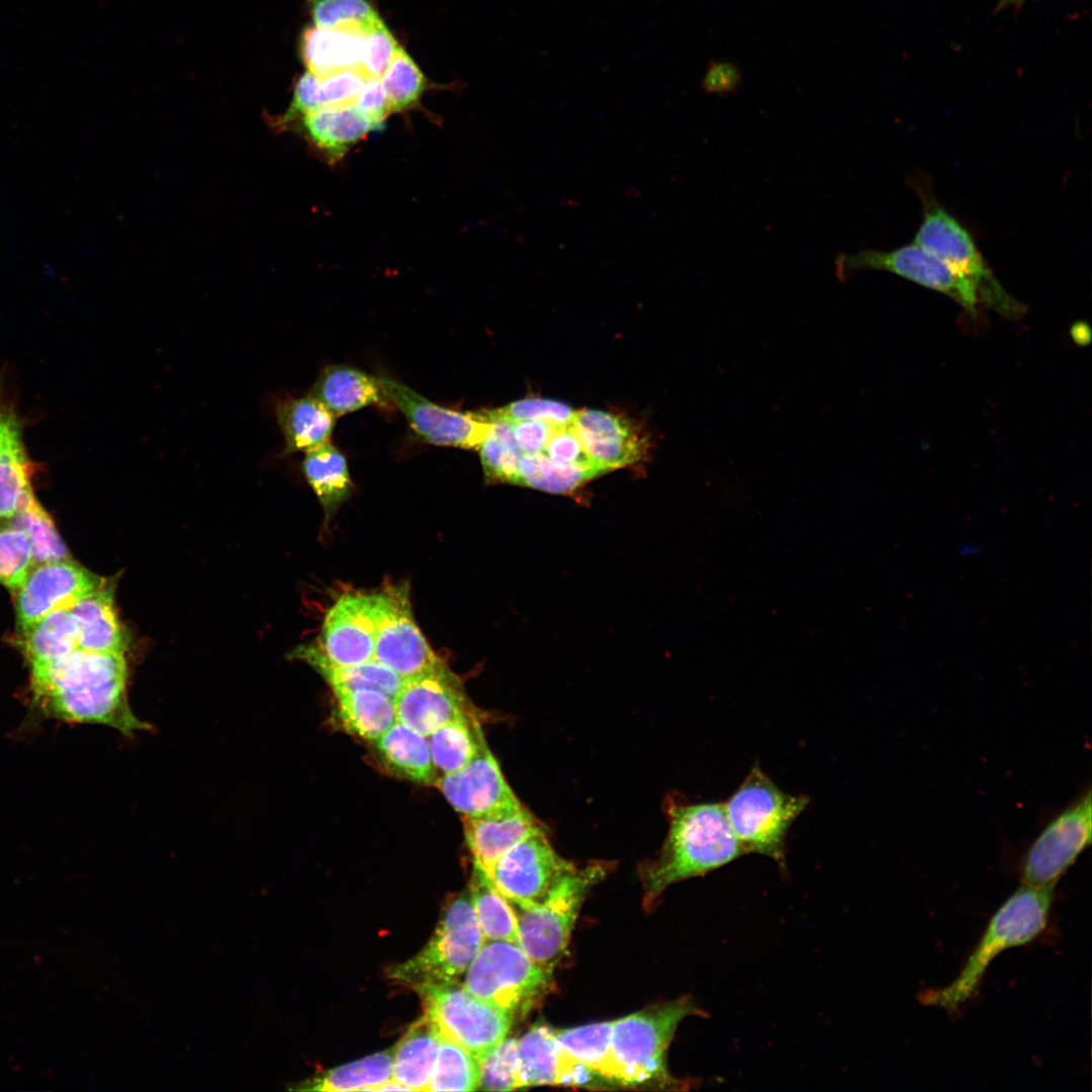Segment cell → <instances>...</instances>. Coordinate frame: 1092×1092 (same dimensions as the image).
Segmentation results:
<instances>
[{
	"label": "cell",
	"instance_id": "6da1fadb",
	"mask_svg": "<svg viewBox=\"0 0 1092 1092\" xmlns=\"http://www.w3.org/2000/svg\"><path fill=\"white\" fill-rule=\"evenodd\" d=\"M127 677L124 654L77 648L30 666L32 704L49 719L105 725L129 736L151 726L129 708Z\"/></svg>",
	"mask_w": 1092,
	"mask_h": 1092
},
{
	"label": "cell",
	"instance_id": "7a4b0ae2",
	"mask_svg": "<svg viewBox=\"0 0 1092 1092\" xmlns=\"http://www.w3.org/2000/svg\"><path fill=\"white\" fill-rule=\"evenodd\" d=\"M743 854L723 803L670 806L662 848L642 871L646 905L651 906L670 885L706 875Z\"/></svg>",
	"mask_w": 1092,
	"mask_h": 1092
},
{
	"label": "cell",
	"instance_id": "3957f363",
	"mask_svg": "<svg viewBox=\"0 0 1092 1092\" xmlns=\"http://www.w3.org/2000/svg\"><path fill=\"white\" fill-rule=\"evenodd\" d=\"M1054 888L1022 884L993 914L958 976L923 993V1004L953 1011L977 995L991 962L1002 951L1027 944L1045 929Z\"/></svg>",
	"mask_w": 1092,
	"mask_h": 1092
},
{
	"label": "cell",
	"instance_id": "277c9868",
	"mask_svg": "<svg viewBox=\"0 0 1092 1092\" xmlns=\"http://www.w3.org/2000/svg\"><path fill=\"white\" fill-rule=\"evenodd\" d=\"M703 1014L691 997L684 996L613 1020L615 1082H647L669 1088L686 1085L668 1074L666 1052L684 1018Z\"/></svg>",
	"mask_w": 1092,
	"mask_h": 1092
},
{
	"label": "cell",
	"instance_id": "5b68a950",
	"mask_svg": "<svg viewBox=\"0 0 1092 1092\" xmlns=\"http://www.w3.org/2000/svg\"><path fill=\"white\" fill-rule=\"evenodd\" d=\"M808 803L806 796L781 790L755 765L723 804L744 854H762L785 867L787 835Z\"/></svg>",
	"mask_w": 1092,
	"mask_h": 1092
},
{
	"label": "cell",
	"instance_id": "8992f818",
	"mask_svg": "<svg viewBox=\"0 0 1092 1092\" xmlns=\"http://www.w3.org/2000/svg\"><path fill=\"white\" fill-rule=\"evenodd\" d=\"M911 179L923 208V220L914 243L969 278L977 288L980 304L1005 316H1020L1025 306L1003 288L968 231L939 204L928 178L914 176Z\"/></svg>",
	"mask_w": 1092,
	"mask_h": 1092
},
{
	"label": "cell",
	"instance_id": "52a82bcc",
	"mask_svg": "<svg viewBox=\"0 0 1092 1092\" xmlns=\"http://www.w3.org/2000/svg\"><path fill=\"white\" fill-rule=\"evenodd\" d=\"M484 941L468 891L451 899L427 945L415 957L395 966L390 976L421 995L458 982Z\"/></svg>",
	"mask_w": 1092,
	"mask_h": 1092
},
{
	"label": "cell",
	"instance_id": "ba28073f",
	"mask_svg": "<svg viewBox=\"0 0 1092 1092\" xmlns=\"http://www.w3.org/2000/svg\"><path fill=\"white\" fill-rule=\"evenodd\" d=\"M552 970L533 961L519 944L483 941L466 970L463 987L513 1020L526 1015L548 993Z\"/></svg>",
	"mask_w": 1092,
	"mask_h": 1092
},
{
	"label": "cell",
	"instance_id": "9c48e42d",
	"mask_svg": "<svg viewBox=\"0 0 1092 1092\" xmlns=\"http://www.w3.org/2000/svg\"><path fill=\"white\" fill-rule=\"evenodd\" d=\"M604 874L600 864L577 868L542 902L526 905L509 902L517 919L519 945L533 961L553 969L568 945L588 890Z\"/></svg>",
	"mask_w": 1092,
	"mask_h": 1092
},
{
	"label": "cell",
	"instance_id": "30bf717a",
	"mask_svg": "<svg viewBox=\"0 0 1092 1092\" xmlns=\"http://www.w3.org/2000/svg\"><path fill=\"white\" fill-rule=\"evenodd\" d=\"M425 1014L439 1036L455 1042L477 1062L500 1043L513 1018L497 1007L469 993L458 982L422 994Z\"/></svg>",
	"mask_w": 1092,
	"mask_h": 1092
},
{
	"label": "cell",
	"instance_id": "8fae6325",
	"mask_svg": "<svg viewBox=\"0 0 1092 1092\" xmlns=\"http://www.w3.org/2000/svg\"><path fill=\"white\" fill-rule=\"evenodd\" d=\"M835 275L847 281L860 270H882L941 292L960 303L973 316L980 304L973 282L947 262L913 243L892 251L861 250L838 253L834 258Z\"/></svg>",
	"mask_w": 1092,
	"mask_h": 1092
},
{
	"label": "cell",
	"instance_id": "7c38bea8",
	"mask_svg": "<svg viewBox=\"0 0 1092 1092\" xmlns=\"http://www.w3.org/2000/svg\"><path fill=\"white\" fill-rule=\"evenodd\" d=\"M373 598L375 660L389 667L403 680L444 665L414 619L407 584H387L373 594Z\"/></svg>",
	"mask_w": 1092,
	"mask_h": 1092
},
{
	"label": "cell",
	"instance_id": "4fadbf2b",
	"mask_svg": "<svg viewBox=\"0 0 1092 1092\" xmlns=\"http://www.w3.org/2000/svg\"><path fill=\"white\" fill-rule=\"evenodd\" d=\"M1087 788L1056 815L1025 851L1020 868L1022 884L1052 887L1075 863L1092 840V799Z\"/></svg>",
	"mask_w": 1092,
	"mask_h": 1092
},
{
	"label": "cell",
	"instance_id": "5bb4252c",
	"mask_svg": "<svg viewBox=\"0 0 1092 1092\" xmlns=\"http://www.w3.org/2000/svg\"><path fill=\"white\" fill-rule=\"evenodd\" d=\"M576 866L559 855L539 831L504 854L486 875L510 903L542 902Z\"/></svg>",
	"mask_w": 1092,
	"mask_h": 1092
},
{
	"label": "cell",
	"instance_id": "9a60e30c",
	"mask_svg": "<svg viewBox=\"0 0 1092 1092\" xmlns=\"http://www.w3.org/2000/svg\"><path fill=\"white\" fill-rule=\"evenodd\" d=\"M385 396L400 411L411 429L436 446L477 449L491 423L480 413H464L435 403L407 385L377 377Z\"/></svg>",
	"mask_w": 1092,
	"mask_h": 1092
},
{
	"label": "cell",
	"instance_id": "2e32d148",
	"mask_svg": "<svg viewBox=\"0 0 1092 1092\" xmlns=\"http://www.w3.org/2000/svg\"><path fill=\"white\" fill-rule=\"evenodd\" d=\"M105 579L71 559L35 565L15 594L20 633L48 614L72 609L80 600L105 585Z\"/></svg>",
	"mask_w": 1092,
	"mask_h": 1092
},
{
	"label": "cell",
	"instance_id": "e0dca14e",
	"mask_svg": "<svg viewBox=\"0 0 1092 1092\" xmlns=\"http://www.w3.org/2000/svg\"><path fill=\"white\" fill-rule=\"evenodd\" d=\"M393 702L397 721L426 737L453 720L476 715L460 680L446 664L403 680Z\"/></svg>",
	"mask_w": 1092,
	"mask_h": 1092
},
{
	"label": "cell",
	"instance_id": "ac0fdd59",
	"mask_svg": "<svg viewBox=\"0 0 1092 1092\" xmlns=\"http://www.w3.org/2000/svg\"><path fill=\"white\" fill-rule=\"evenodd\" d=\"M375 637L373 594H346L327 612L313 645L327 662L347 666L374 659Z\"/></svg>",
	"mask_w": 1092,
	"mask_h": 1092
},
{
	"label": "cell",
	"instance_id": "d6986e66",
	"mask_svg": "<svg viewBox=\"0 0 1092 1092\" xmlns=\"http://www.w3.org/2000/svg\"><path fill=\"white\" fill-rule=\"evenodd\" d=\"M435 785L462 816L484 814L520 801L507 783L485 739L466 765L455 772L441 776Z\"/></svg>",
	"mask_w": 1092,
	"mask_h": 1092
},
{
	"label": "cell",
	"instance_id": "ffe728a7",
	"mask_svg": "<svg viewBox=\"0 0 1092 1092\" xmlns=\"http://www.w3.org/2000/svg\"><path fill=\"white\" fill-rule=\"evenodd\" d=\"M572 425L595 465L603 471L641 460L647 450L646 438L630 420L609 412H575Z\"/></svg>",
	"mask_w": 1092,
	"mask_h": 1092
},
{
	"label": "cell",
	"instance_id": "44dd1931",
	"mask_svg": "<svg viewBox=\"0 0 1092 1092\" xmlns=\"http://www.w3.org/2000/svg\"><path fill=\"white\" fill-rule=\"evenodd\" d=\"M522 1087L563 1085L585 1087L597 1076L572 1057L555 1038L553 1029L534 1025L518 1039Z\"/></svg>",
	"mask_w": 1092,
	"mask_h": 1092
},
{
	"label": "cell",
	"instance_id": "7402d4cb",
	"mask_svg": "<svg viewBox=\"0 0 1092 1092\" xmlns=\"http://www.w3.org/2000/svg\"><path fill=\"white\" fill-rule=\"evenodd\" d=\"M464 835L474 863L485 873L509 850L543 828L519 801L475 816H462Z\"/></svg>",
	"mask_w": 1092,
	"mask_h": 1092
},
{
	"label": "cell",
	"instance_id": "603a6c76",
	"mask_svg": "<svg viewBox=\"0 0 1092 1092\" xmlns=\"http://www.w3.org/2000/svg\"><path fill=\"white\" fill-rule=\"evenodd\" d=\"M298 121L307 143L331 164L339 162L370 132L383 127L355 104L324 106Z\"/></svg>",
	"mask_w": 1092,
	"mask_h": 1092
},
{
	"label": "cell",
	"instance_id": "cb8c5ba5",
	"mask_svg": "<svg viewBox=\"0 0 1092 1092\" xmlns=\"http://www.w3.org/2000/svg\"><path fill=\"white\" fill-rule=\"evenodd\" d=\"M32 465L16 413L0 405V520L15 515L33 495Z\"/></svg>",
	"mask_w": 1092,
	"mask_h": 1092
},
{
	"label": "cell",
	"instance_id": "d4e9b609",
	"mask_svg": "<svg viewBox=\"0 0 1092 1092\" xmlns=\"http://www.w3.org/2000/svg\"><path fill=\"white\" fill-rule=\"evenodd\" d=\"M365 30L358 25L335 28L307 27L299 53L307 71L318 78L344 69H360Z\"/></svg>",
	"mask_w": 1092,
	"mask_h": 1092
},
{
	"label": "cell",
	"instance_id": "484cf974",
	"mask_svg": "<svg viewBox=\"0 0 1092 1092\" xmlns=\"http://www.w3.org/2000/svg\"><path fill=\"white\" fill-rule=\"evenodd\" d=\"M308 394L337 418L387 398L377 377L346 366L329 365L323 369Z\"/></svg>",
	"mask_w": 1092,
	"mask_h": 1092
},
{
	"label": "cell",
	"instance_id": "4316f807",
	"mask_svg": "<svg viewBox=\"0 0 1092 1092\" xmlns=\"http://www.w3.org/2000/svg\"><path fill=\"white\" fill-rule=\"evenodd\" d=\"M276 419L285 441L283 453L292 454L331 442L337 417L307 394L282 400L276 407Z\"/></svg>",
	"mask_w": 1092,
	"mask_h": 1092
},
{
	"label": "cell",
	"instance_id": "83f0119b",
	"mask_svg": "<svg viewBox=\"0 0 1092 1092\" xmlns=\"http://www.w3.org/2000/svg\"><path fill=\"white\" fill-rule=\"evenodd\" d=\"M292 657L310 664L322 674L335 695L370 690L394 700L403 684L398 674L375 659L347 666L333 665L320 655L313 644L296 648Z\"/></svg>",
	"mask_w": 1092,
	"mask_h": 1092
},
{
	"label": "cell",
	"instance_id": "f1b7e54d",
	"mask_svg": "<svg viewBox=\"0 0 1092 1092\" xmlns=\"http://www.w3.org/2000/svg\"><path fill=\"white\" fill-rule=\"evenodd\" d=\"M440 1041L426 1014L415 1021L393 1049L392 1080L408 1091H428Z\"/></svg>",
	"mask_w": 1092,
	"mask_h": 1092
},
{
	"label": "cell",
	"instance_id": "f546056e",
	"mask_svg": "<svg viewBox=\"0 0 1092 1092\" xmlns=\"http://www.w3.org/2000/svg\"><path fill=\"white\" fill-rule=\"evenodd\" d=\"M372 742L382 763L396 776L420 784H435L437 775L428 737L396 720Z\"/></svg>",
	"mask_w": 1092,
	"mask_h": 1092
},
{
	"label": "cell",
	"instance_id": "4dcf8cb0",
	"mask_svg": "<svg viewBox=\"0 0 1092 1092\" xmlns=\"http://www.w3.org/2000/svg\"><path fill=\"white\" fill-rule=\"evenodd\" d=\"M112 593L105 584L71 609L78 621V648L124 654L125 641L114 611Z\"/></svg>",
	"mask_w": 1092,
	"mask_h": 1092
},
{
	"label": "cell",
	"instance_id": "1f68e13d",
	"mask_svg": "<svg viewBox=\"0 0 1092 1092\" xmlns=\"http://www.w3.org/2000/svg\"><path fill=\"white\" fill-rule=\"evenodd\" d=\"M301 469L324 509L326 520L330 519L353 490L345 455L329 442L306 452Z\"/></svg>",
	"mask_w": 1092,
	"mask_h": 1092
},
{
	"label": "cell",
	"instance_id": "d6a6232c",
	"mask_svg": "<svg viewBox=\"0 0 1092 1092\" xmlns=\"http://www.w3.org/2000/svg\"><path fill=\"white\" fill-rule=\"evenodd\" d=\"M335 696L342 726L363 739L375 740L397 720L393 700L379 692L359 690Z\"/></svg>",
	"mask_w": 1092,
	"mask_h": 1092
},
{
	"label": "cell",
	"instance_id": "836d02e7",
	"mask_svg": "<svg viewBox=\"0 0 1092 1092\" xmlns=\"http://www.w3.org/2000/svg\"><path fill=\"white\" fill-rule=\"evenodd\" d=\"M21 636L29 666L48 663L78 648V621L71 609L54 611Z\"/></svg>",
	"mask_w": 1092,
	"mask_h": 1092
},
{
	"label": "cell",
	"instance_id": "e575fe53",
	"mask_svg": "<svg viewBox=\"0 0 1092 1092\" xmlns=\"http://www.w3.org/2000/svg\"><path fill=\"white\" fill-rule=\"evenodd\" d=\"M483 739L476 715L453 720L435 730L428 742L436 775L461 769L476 754Z\"/></svg>",
	"mask_w": 1092,
	"mask_h": 1092
},
{
	"label": "cell",
	"instance_id": "d590c367",
	"mask_svg": "<svg viewBox=\"0 0 1092 1092\" xmlns=\"http://www.w3.org/2000/svg\"><path fill=\"white\" fill-rule=\"evenodd\" d=\"M468 893L484 939L519 944L517 919L513 908L476 863L471 874Z\"/></svg>",
	"mask_w": 1092,
	"mask_h": 1092
},
{
	"label": "cell",
	"instance_id": "8d00e7d4",
	"mask_svg": "<svg viewBox=\"0 0 1092 1092\" xmlns=\"http://www.w3.org/2000/svg\"><path fill=\"white\" fill-rule=\"evenodd\" d=\"M393 1050L379 1052L364 1059L337 1067L306 1083L301 1090L312 1091H377L392 1079Z\"/></svg>",
	"mask_w": 1092,
	"mask_h": 1092
},
{
	"label": "cell",
	"instance_id": "74e56055",
	"mask_svg": "<svg viewBox=\"0 0 1092 1092\" xmlns=\"http://www.w3.org/2000/svg\"><path fill=\"white\" fill-rule=\"evenodd\" d=\"M613 1021L574 1028L553 1029L557 1041L597 1076L615 1082L612 1057Z\"/></svg>",
	"mask_w": 1092,
	"mask_h": 1092
},
{
	"label": "cell",
	"instance_id": "f35d334b",
	"mask_svg": "<svg viewBox=\"0 0 1092 1092\" xmlns=\"http://www.w3.org/2000/svg\"><path fill=\"white\" fill-rule=\"evenodd\" d=\"M598 475L593 469L558 464L545 454H523L514 484L551 493H570Z\"/></svg>",
	"mask_w": 1092,
	"mask_h": 1092
},
{
	"label": "cell",
	"instance_id": "ab89813d",
	"mask_svg": "<svg viewBox=\"0 0 1092 1092\" xmlns=\"http://www.w3.org/2000/svg\"><path fill=\"white\" fill-rule=\"evenodd\" d=\"M8 527L25 534L30 542L36 565L71 559L52 518L35 495L8 519Z\"/></svg>",
	"mask_w": 1092,
	"mask_h": 1092
},
{
	"label": "cell",
	"instance_id": "60d3db41",
	"mask_svg": "<svg viewBox=\"0 0 1092 1092\" xmlns=\"http://www.w3.org/2000/svg\"><path fill=\"white\" fill-rule=\"evenodd\" d=\"M490 423L477 448L485 480L514 484L523 453L515 440L511 422L496 420Z\"/></svg>",
	"mask_w": 1092,
	"mask_h": 1092
},
{
	"label": "cell",
	"instance_id": "b9f144b4",
	"mask_svg": "<svg viewBox=\"0 0 1092 1092\" xmlns=\"http://www.w3.org/2000/svg\"><path fill=\"white\" fill-rule=\"evenodd\" d=\"M479 1089L477 1061L455 1042L441 1038L428 1091H474Z\"/></svg>",
	"mask_w": 1092,
	"mask_h": 1092
},
{
	"label": "cell",
	"instance_id": "7bdbcfd3",
	"mask_svg": "<svg viewBox=\"0 0 1092 1092\" xmlns=\"http://www.w3.org/2000/svg\"><path fill=\"white\" fill-rule=\"evenodd\" d=\"M380 81L390 113L414 108L419 104L426 89V80L422 71L402 48Z\"/></svg>",
	"mask_w": 1092,
	"mask_h": 1092
},
{
	"label": "cell",
	"instance_id": "ee69618b",
	"mask_svg": "<svg viewBox=\"0 0 1092 1092\" xmlns=\"http://www.w3.org/2000/svg\"><path fill=\"white\" fill-rule=\"evenodd\" d=\"M477 1064L480 1089L511 1091L522 1087L518 1039L506 1037Z\"/></svg>",
	"mask_w": 1092,
	"mask_h": 1092
},
{
	"label": "cell",
	"instance_id": "f6af8a7d",
	"mask_svg": "<svg viewBox=\"0 0 1092 1092\" xmlns=\"http://www.w3.org/2000/svg\"><path fill=\"white\" fill-rule=\"evenodd\" d=\"M30 542L12 527L0 530V583L16 594L35 567Z\"/></svg>",
	"mask_w": 1092,
	"mask_h": 1092
},
{
	"label": "cell",
	"instance_id": "bcb514c9",
	"mask_svg": "<svg viewBox=\"0 0 1092 1092\" xmlns=\"http://www.w3.org/2000/svg\"><path fill=\"white\" fill-rule=\"evenodd\" d=\"M313 23L322 28L358 25L365 31L379 20L371 0H308Z\"/></svg>",
	"mask_w": 1092,
	"mask_h": 1092
},
{
	"label": "cell",
	"instance_id": "7dc6e473",
	"mask_svg": "<svg viewBox=\"0 0 1092 1092\" xmlns=\"http://www.w3.org/2000/svg\"><path fill=\"white\" fill-rule=\"evenodd\" d=\"M574 414L575 411L563 402L536 397L517 400L506 406L480 413L487 422L496 420L509 422L534 420L556 426L572 424Z\"/></svg>",
	"mask_w": 1092,
	"mask_h": 1092
},
{
	"label": "cell",
	"instance_id": "c3c4849f",
	"mask_svg": "<svg viewBox=\"0 0 1092 1092\" xmlns=\"http://www.w3.org/2000/svg\"><path fill=\"white\" fill-rule=\"evenodd\" d=\"M401 47L381 21L365 31L360 70L367 78L381 79Z\"/></svg>",
	"mask_w": 1092,
	"mask_h": 1092
},
{
	"label": "cell",
	"instance_id": "681fc988",
	"mask_svg": "<svg viewBox=\"0 0 1092 1092\" xmlns=\"http://www.w3.org/2000/svg\"><path fill=\"white\" fill-rule=\"evenodd\" d=\"M543 454L558 464L588 468L603 474L587 455L572 424L554 427Z\"/></svg>",
	"mask_w": 1092,
	"mask_h": 1092
},
{
	"label": "cell",
	"instance_id": "f907efd6",
	"mask_svg": "<svg viewBox=\"0 0 1092 1092\" xmlns=\"http://www.w3.org/2000/svg\"><path fill=\"white\" fill-rule=\"evenodd\" d=\"M325 106L321 90V79L306 71L295 82L289 106L283 114L272 121L274 128L283 129L298 121L304 115Z\"/></svg>",
	"mask_w": 1092,
	"mask_h": 1092
},
{
	"label": "cell",
	"instance_id": "816d5d0a",
	"mask_svg": "<svg viewBox=\"0 0 1092 1092\" xmlns=\"http://www.w3.org/2000/svg\"><path fill=\"white\" fill-rule=\"evenodd\" d=\"M320 79L325 106H346L355 104L367 77L360 69H344Z\"/></svg>",
	"mask_w": 1092,
	"mask_h": 1092
},
{
	"label": "cell",
	"instance_id": "f5cc1de1",
	"mask_svg": "<svg viewBox=\"0 0 1092 1092\" xmlns=\"http://www.w3.org/2000/svg\"><path fill=\"white\" fill-rule=\"evenodd\" d=\"M515 440L523 454H543L556 425L543 421L511 422Z\"/></svg>",
	"mask_w": 1092,
	"mask_h": 1092
},
{
	"label": "cell",
	"instance_id": "db71d44e",
	"mask_svg": "<svg viewBox=\"0 0 1092 1092\" xmlns=\"http://www.w3.org/2000/svg\"><path fill=\"white\" fill-rule=\"evenodd\" d=\"M355 105L383 126L390 110L380 79L367 78Z\"/></svg>",
	"mask_w": 1092,
	"mask_h": 1092
},
{
	"label": "cell",
	"instance_id": "11a10c76",
	"mask_svg": "<svg viewBox=\"0 0 1092 1092\" xmlns=\"http://www.w3.org/2000/svg\"><path fill=\"white\" fill-rule=\"evenodd\" d=\"M739 76L730 67H718L711 69L704 79V89L711 93L726 95L735 92L739 84Z\"/></svg>",
	"mask_w": 1092,
	"mask_h": 1092
},
{
	"label": "cell",
	"instance_id": "9f6ffc18",
	"mask_svg": "<svg viewBox=\"0 0 1092 1092\" xmlns=\"http://www.w3.org/2000/svg\"><path fill=\"white\" fill-rule=\"evenodd\" d=\"M1072 335L1076 342L1085 344V341L1090 340V329L1085 324H1076L1073 327Z\"/></svg>",
	"mask_w": 1092,
	"mask_h": 1092
},
{
	"label": "cell",
	"instance_id": "6f0895ef",
	"mask_svg": "<svg viewBox=\"0 0 1092 1092\" xmlns=\"http://www.w3.org/2000/svg\"><path fill=\"white\" fill-rule=\"evenodd\" d=\"M981 551H982V548H981V546H980V545H976V544H974V543H971V544H963V545H962V546H961V547H960V548L958 549V552H959V554H960L961 556H974V555L980 554V552H981Z\"/></svg>",
	"mask_w": 1092,
	"mask_h": 1092
},
{
	"label": "cell",
	"instance_id": "680465c9",
	"mask_svg": "<svg viewBox=\"0 0 1092 1092\" xmlns=\"http://www.w3.org/2000/svg\"><path fill=\"white\" fill-rule=\"evenodd\" d=\"M1023 1L1024 0H999L996 8H997V10H1000V9L1005 8L1008 5L1019 4V3L1023 2Z\"/></svg>",
	"mask_w": 1092,
	"mask_h": 1092
},
{
	"label": "cell",
	"instance_id": "91938a15",
	"mask_svg": "<svg viewBox=\"0 0 1092 1092\" xmlns=\"http://www.w3.org/2000/svg\"><path fill=\"white\" fill-rule=\"evenodd\" d=\"M2 402H3V400H2V399H1V397H0V405L2 404Z\"/></svg>",
	"mask_w": 1092,
	"mask_h": 1092
}]
</instances>
